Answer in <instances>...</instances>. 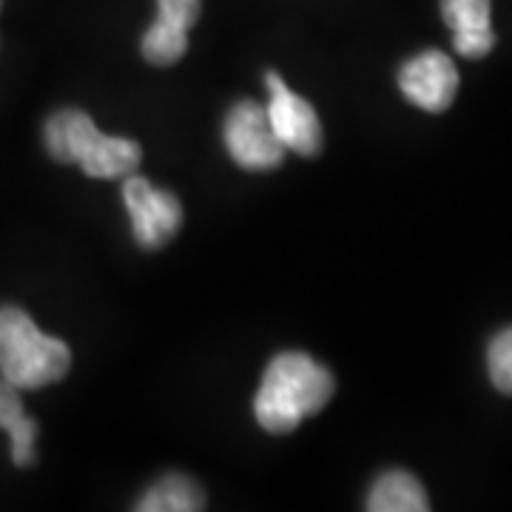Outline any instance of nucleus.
<instances>
[{
  "label": "nucleus",
  "instance_id": "11",
  "mask_svg": "<svg viewBox=\"0 0 512 512\" xmlns=\"http://www.w3.org/2000/svg\"><path fill=\"white\" fill-rule=\"evenodd\" d=\"M0 427L12 439V461L18 467H32L35 464V439L37 424L23 413L20 390L6 379H0Z\"/></svg>",
  "mask_w": 512,
  "mask_h": 512
},
{
  "label": "nucleus",
  "instance_id": "7",
  "mask_svg": "<svg viewBox=\"0 0 512 512\" xmlns=\"http://www.w3.org/2000/svg\"><path fill=\"white\" fill-rule=\"evenodd\" d=\"M490 0H441V18L453 32V49L467 60L487 57L495 46Z\"/></svg>",
  "mask_w": 512,
  "mask_h": 512
},
{
  "label": "nucleus",
  "instance_id": "15",
  "mask_svg": "<svg viewBox=\"0 0 512 512\" xmlns=\"http://www.w3.org/2000/svg\"><path fill=\"white\" fill-rule=\"evenodd\" d=\"M200 6V0H157V18L188 32L200 18Z\"/></svg>",
  "mask_w": 512,
  "mask_h": 512
},
{
  "label": "nucleus",
  "instance_id": "4",
  "mask_svg": "<svg viewBox=\"0 0 512 512\" xmlns=\"http://www.w3.org/2000/svg\"><path fill=\"white\" fill-rule=\"evenodd\" d=\"M123 200H126L128 217H131L134 239H137V245H143L148 251L163 248L183 225L180 200L171 191L154 188L146 177L128 174L126 183H123Z\"/></svg>",
  "mask_w": 512,
  "mask_h": 512
},
{
  "label": "nucleus",
  "instance_id": "9",
  "mask_svg": "<svg viewBox=\"0 0 512 512\" xmlns=\"http://www.w3.org/2000/svg\"><path fill=\"white\" fill-rule=\"evenodd\" d=\"M370 512H427L430 501L421 481L407 470H387L367 493Z\"/></svg>",
  "mask_w": 512,
  "mask_h": 512
},
{
  "label": "nucleus",
  "instance_id": "1",
  "mask_svg": "<svg viewBox=\"0 0 512 512\" xmlns=\"http://www.w3.org/2000/svg\"><path fill=\"white\" fill-rule=\"evenodd\" d=\"M336 382L308 353L288 350L271 359L256 390L254 416L262 430L285 436L330 402Z\"/></svg>",
  "mask_w": 512,
  "mask_h": 512
},
{
  "label": "nucleus",
  "instance_id": "14",
  "mask_svg": "<svg viewBox=\"0 0 512 512\" xmlns=\"http://www.w3.org/2000/svg\"><path fill=\"white\" fill-rule=\"evenodd\" d=\"M487 373L498 393L512 396V325L498 330L487 345Z\"/></svg>",
  "mask_w": 512,
  "mask_h": 512
},
{
  "label": "nucleus",
  "instance_id": "12",
  "mask_svg": "<svg viewBox=\"0 0 512 512\" xmlns=\"http://www.w3.org/2000/svg\"><path fill=\"white\" fill-rule=\"evenodd\" d=\"M205 507L202 490L188 476L171 473L151 484L137 501L140 512H197Z\"/></svg>",
  "mask_w": 512,
  "mask_h": 512
},
{
  "label": "nucleus",
  "instance_id": "10",
  "mask_svg": "<svg viewBox=\"0 0 512 512\" xmlns=\"http://www.w3.org/2000/svg\"><path fill=\"white\" fill-rule=\"evenodd\" d=\"M143 160V148L128 137H109L100 131L89 154L80 160V168L94 180H120L134 174V168Z\"/></svg>",
  "mask_w": 512,
  "mask_h": 512
},
{
  "label": "nucleus",
  "instance_id": "13",
  "mask_svg": "<svg viewBox=\"0 0 512 512\" xmlns=\"http://www.w3.org/2000/svg\"><path fill=\"white\" fill-rule=\"evenodd\" d=\"M143 57L151 66H171L185 55L188 49V32L180 26H171L165 20H154L143 37Z\"/></svg>",
  "mask_w": 512,
  "mask_h": 512
},
{
  "label": "nucleus",
  "instance_id": "2",
  "mask_svg": "<svg viewBox=\"0 0 512 512\" xmlns=\"http://www.w3.org/2000/svg\"><path fill=\"white\" fill-rule=\"evenodd\" d=\"M72 367L63 339L46 336L20 308H0V376L18 390H40L60 382Z\"/></svg>",
  "mask_w": 512,
  "mask_h": 512
},
{
  "label": "nucleus",
  "instance_id": "5",
  "mask_svg": "<svg viewBox=\"0 0 512 512\" xmlns=\"http://www.w3.org/2000/svg\"><path fill=\"white\" fill-rule=\"evenodd\" d=\"M265 86L271 94V103L265 106L268 120L274 128L276 140L285 146V151H296L302 157H316L325 146L322 123L308 100L293 94L285 80L276 72L265 74Z\"/></svg>",
  "mask_w": 512,
  "mask_h": 512
},
{
  "label": "nucleus",
  "instance_id": "8",
  "mask_svg": "<svg viewBox=\"0 0 512 512\" xmlns=\"http://www.w3.org/2000/svg\"><path fill=\"white\" fill-rule=\"evenodd\" d=\"M97 137H100V128L94 126L92 117L80 109L57 111L49 117L46 131H43L46 148L57 163H80Z\"/></svg>",
  "mask_w": 512,
  "mask_h": 512
},
{
  "label": "nucleus",
  "instance_id": "6",
  "mask_svg": "<svg viewBox=\"0 0 512 512\" xmlns=\"http://www.w3.org/2000/svg\"><path fill=\"white\" fill-rule=\"evenodd\" d=\"M399 89L421 111L441 114L453 106L458 92V69L439 49L410 57L399 69Z\"/></svg>",
  "mask_w": 512,
  "mask_h": 512
},
{
  "label": "nucleus",
  "instance_id": "3",
  "mask_svg": "<svg viewBox=\"0 0 512 512\" xmlns=\"http://www.w3.org/2000/svg\"><path fill=\"white\" fill-rule=\"evenodd\" d=\"M225 148L245 171H274L285 160V146L276 140L265 106L242 100L225 117Z\"/></svg>",
  "mask_w": 512,
  "mask_h": 512
}]
</instances>
